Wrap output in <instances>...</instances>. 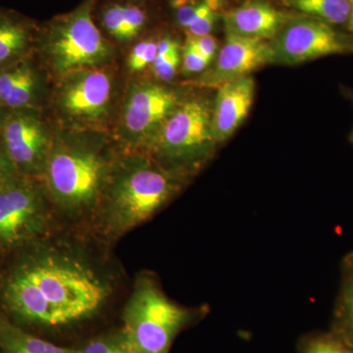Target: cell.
Here are the masks:
<instances>
[{
  "mask_svg": "<svg viewBox=\"0 0 353 353\" xmlns=\"http://www.w3.org/2000/svg\"><path fill=\"white\" fill-rule=\"evenodd\" d=\"M255 95L252 76L223 83L213 104L212 126L216 143L227 141L250 112Z\"/></svg>",
  "mask_w": 353,
  "mask_h": 353,
  "instance_id": "4fadbf2b",
  "label": "cell"
},
{
  "mask_svg": "<svg viewBox=\"0 0 353 353\" xmlns=\"http://www.w3.org/2000/svg\"><path fill=\"white\" fill-rule=\"evenodd\" d=\"M0 141L21 176L41 178L53 137L36 109L7 111Z\"/></svg>",
  "mask_w": 353,
  "mask_h": 353,
  "instance_id": "9c48e42d",
  "label": "cell"
},
{
  "mask_svg": "<svg viewBox=\"0 0 353 353\" xmlns=\"http://www.w3.org/2000/svg\"><path fill=\"white\" fill-rule=\"evenodd\" d=\"M43 46L51 68L63 77L94 68L112 53L92 19L90 3L51 28Z\"/></svg>",
  "mask_w": 353,
  "mask_h": 353,
  "instance_id": "52a82bcc",
  "label": "cell"
},
{
  "mask_svg": "<svg viewBox=\"0 0 353 353\" xmlns=\"http://www.w3.org/2000/svg\"><path fill=\"white\" fill-rule=\"evenodd\" d=\"M52 212L39 179L20 176L0 190V255L50 234Z\"/></svg>",
  "mask_w": 353,
  "mask_h": 353,
  "instance_id": "8992f818",
  "label": "cell"
},
{
  "mask_svg": "<svg viewBox=\"0 0 353 353\" xmlns=\"http://www.w3.org/2000/svg\"><path fill=\"white\" fill-rule=\"evenodd\" d=\"M0 284L14 323L46 331L73 328L99 314L112 281L80 246L50 234L25 246Z\"/></svg>",
  "mask_w": 353,
  "mask_h": 353,
  "instance_id": "6da1fadb",
  "label": "cell"
},
{
  "mask_svg": "<svg viewBox=\"0 0 353 353\" xmlns=\"http://www.w3.org/2000/svg\"><path fill=\"white\" fill-rule=\"evenodd\" d=\"M210 60L203 57L194 48V44L188 39L185 50H183V70L185 73L194 74L203 71L210 64Z\"/></svg>",
  "mask_w": 353,
  "mask_h": 353,
  "instance_id": "d4e9b609",
  "label": "cell"
},
{
  "mask_svg": "<svg viewBox=\"0 0 353 353\" xmlns=\"http://www.w3.org/2000/svg\"><path fill=\"white\" fill-rule=\"evenodd\" d=\"M228 1H230V0H203L204 3H205L209 8L214 11L218 10L220 7L226 4Z\"/></svg>",
  "mask_w": 353,
  "mask_h": 353,
  "instance_id": "4dcf8cb0",
  "label": "cell"
},
{
  "mask_svg": "<svg viewBox=\"0 0 353 353\" xmlns=\"http://www.w3.org/2000/svg\"><path fill=\"white\" fill-rule=\"evenodd\" d=\"M352 143H353V132H352Z\"/></svg>",
  "mask_w": 353,
  "mask_h": 353,
  "instance_id": "836d02e7",
  "label": "cell"
},
{
  "mask_svg": "<svg viewBox=\"0 0 353 353\" xmlns=\"http://www.w3.org/2000/svg\"><path fill=\"white\" fill-rule=\"evenodd\" d=\"M20 176L0 141V190L4 189Z\"/></svg>",
  "mask_w": 353,
  "mask_h": 353,
  "instance_id": "83f0119b",
  "label": "cell"
},
{
  "mask_svg": "<svg viewBox=\"0 0 353 353\" xmlns=\"http://www.w3.org/2000/svg\"><path fill=\"white\" fill-rule=\"evenodd\" d=\"M181 62L180 50L175 48L163 59L154 60L153 62V72L163 82H170L176 75V69Z\"/></svg>",
  "mask_w": 353,
  "mask_h": 353,
  "instance_id": "603a6c76",
  "label": "cell"
},
{
  "mask_svg": "<svg viewBox=\"0 0 353 353\" xmlns=\"http://www.w3.org/2000/svg\"><path fill=\"white\" fill-rule=\"evenodd\" d=\"M217 13L212 9L206 7L203 12L197 17V19L188 28L189 36L204 37L210 34L213 28L217 22Z\"/></svg>",
  "mask_w": 353,
  "mask_h": 353,
  "instance_id": "484cf974",
  "label": "cell"
},
{
  "mask_svg": "<svg viewBox=\"0 0 353 353\" xmlns=\"http://www.w3.org/2000/svg\"><path fill=\"white\" fill-rule=\"evenodd\" d=\"M57 103L69 119L81 123L101 120L108 110L111 80L108 74L97 70H82L65 77Z\"/></svg>",
  "mask_w": 353,
  "mask_h": 353,
  "instance_id": "8fae6325",
  "label": "cell"
},
{
  "mask_svg": "<svg viewBox=\"0 0 353 353\" xmlns=\"http://www.w3.org/2000/svg\"><path fill=\"white\" fill-rule=\"evenodd\" d=\"M297 350L299 353H353V347L330 329L303 334L297 343Z\"/></svg>",
  "mask_w": 353,
  "mask_h": 353,
  "instance_id": "ffe728a7",
  "label": "cell"
},
{
  "mask_svg": "<svg viewBox=\"0 0 353 353\" xmlns=\"http://www.w3.org/2000/svg\"><path fill=\"white\" fill-rule=\"evenodd\" d=\"M7 110L3 106L0 104V127H1L2 122H3L4 118H6Z\"/></svg>",
  "mask_w": 353,
  "mask_h": 353,
  "instance_id": "d6a6232c",
  "label": "cell"
},
{
  "mask_svg": "<svg viewBox=\"0 0 353 353\" xmlns=\"http://www.w3.org/2000/svg\"><path fill=\"white\" fill-rule=\"evenodd\" d=\"M182 102L180 94L172 88L154 83L134 85L123 110L125 139L130 145L148 150Z\"/></svg>",
  "mask_w": 353,
  "mask_h": 353,
  "instance_id": "30bf717a",
  "label": "cell"
},
{
  "mask_svg": "<svg viewBox=\"0 0 353 353\" xmlns=\"http://www.w3.org/2000/svg\"><path fill=\"white\" fill-rule=\"evenodd\" d=\"M273 63L270 43L226 32V41L213 66L199 83L204 87L219 88L223 83L250 76L255 70Z\"/></svg>",
  "mask_w": 353,
  "mask_h": 353,
  "instance_id": "7c38bea8",
  "label": "cell"
},
{
  "mask_svg": "<svg viewBox=\"0 0 353 353\" xmlns=\"http://www.w3.org/2000/svg\"><path fill=\"white\" fill-rule=\"evenodd\" d=\"M273 63L296 65L331 57L353 54V36L310 16H296L271 39Z\"/></svg>",
  "mask_w": 353,
  "mask_h": 353,
  "instance_id": "ba28073f",
  "label": "cell"
},
{
  "mask_svg": "<svg viewBox=\"0 0 353 353\" xmlns=\"http://www.w3.org/2000/svg\"><path fill=\"white\" fill-rule=\"evenodd\" d=\"M208 313V305L176 303L165 294L157 275L146 272L134 281L121 330L136 353H169L178 334Z\"/></svg>",
  "mask_w": 353,
  "mask_h": 353,
  "instance_id": "277c9868",
  "label": "cell"
},
{
  "mask_svg": "<svg viewBox=\"0 0 353 353\" xmlns=\"http://www.w3.org/2000/svg\"><path fill=\"white\" fill-rule=\"evenodd\" d=\"M158 44L154 41H141L134 46L129 57V67L132 72L141 71L152 64L157 58Z\"/></svg>",
  "mask_w": 353,
  "mask_h": 353,
  "instance_id": "7402d4cb",
  "label": "cell"
},
{
  "mask_svg": "<svg viewBox=\"0 0 353 353\" xmlns=\"http://www.w3.org/2000/svg\"><path fill=\"white\" fill-rule=\"evenodd\" d=\"M296 16L279 10L266 2L250 1L229 11L223 19L226 32L271 41Z\"/></svg>",
  "mask_w": 353,
  "mask_h": 353,
  "instance_id": "5bb4252c",
  "label": "cell"
},
{
  "mask_svg": "<svg viewBox=\"0 0 353 353\" xmlns=\"http://www.w3.org/2000/svg\"><path fill=\"white\" fill-rule=\"evenodd\" d=\"M79 350L80 353H136L121 329L94 336Z\"/></svg>",
  "mask_w": 353,
  "mask_h": 353,
  "instance_id": "44dd1931",
  "label": "cell"
},
{
  "mask_svg": "<svg viewBox=\"0 0 353 353\" xmlns=\"http://www.w3.org/2000/svg\"><path fill=\"white\" fill-rule=\"evenodd\" d=\"M213 104L208 99L183 101L165 123L146 154L167 170L189 179L214 153Z\"/></svg>",
  "mask_w": 353,
  "mask_h": 353,
  "instance_id": "5b68a950",
  "label": "cell"
},
{
  "mask_svg": "<svg viewBox=\"0 0 353 353\" xmlns=\"http://www.w3.org/2000/svg\"><path fill=\"white\" fill-rule=\"evenodd\" d=\"M1 353H80L79 348L60 347L26 331L19 325L0 316Z\"/></svg>",
  "mask_w": 353,
  "mask_h": 353,
  "instance_id": "2e32d148",
  "label": "cell"
},
{
  "mask_svg": "<svg viewBox=\"0 0 353 353\" xmlns=\"http://www.w3.org/2000/svg\"><path fill=\"white\" fill-rule=\"evenodd\" d=\"M124 8L125 7L115 6L110 7L104 13L103 22L106 29L116 39L122 41L124 32Z\"/></svg>",
  "mask_w": 353,
  "mask_h": 353,
  "instance_id": "4316f807",
  "label": "cell"
},
{
  "mask_svg": "<svg viewBox=\"0 0 353 353\" xmlns=\"http://www.w3.org/2000/svg\"><path fill=\"white\" fill-rule=\"evenodd\" d=\"M188 39L208 60L211 61L214 58L218 48L217 41H216L214 37L210 36V34L204 37H197V38L196 37L189 36Z\"/></svg>",
  "mask_w": 353,
  "mask_h": 353,
  "instance_id": "f546056e",
  "label": "cell"
},
{
  "mask_svg": "<svg viewBox=\"0 0 353 353\" xmlns=\"http://www.w3.org/2000/svg\"><path fill=\"white\" fill-rule=\"evenodd\" d=\"M29 44V32L24 25L0 15V67L23 58Z\"/></svg>",
  "mask_w": 353,
  "mask_h": 353,
  "instance_id": "d6986e66",
  "label": "cell"
},
{
  "mask_svg": "<svg viewBox=\"0 0 353 353\" xmlns=\"http://www.w3.org/2000/svg\"><path fill=\"white\" fill-rule=\"evenodd\" d=\"M341 280L334 301L331 329L353 347V252L341 261Z\"/></svg>",
  "mask_w": 353,
  "mask_h": 353,
  "instance_id": "e0dca14e",
  "label": "cell"
},
{
  "mask_svg": "<svg viewBox=\"0 0 353 353\" xmlns=\"http://www.w3.org/2000/svg\"><path fill=\"white\" fill-rule=\"evenodd\" d=\"M206 7L208 6L204 2L194 4V6H181L176 11V21L182 27L188 29L197 19V17L203 12Z\"/></svg>",
  "mask_w": 353,
  "mask_h": 353,
  "instance_id": "f1b7e54d",
  "label": "cell"
},
{
  "mask_svg": "<svg viewBox=\"0 0 353 353\" xmlns=\"http://www.w3.org/2000/svg\"><path fill=\"white\" fill-rule=\"evenodd\" d=\"M289 6L304 15L336 27L347 25L352 0H287Z\"/></svg>",
  "mask_w": 353,
  "mask_h": 353,
  "instance_id": "ac0fdd59",
  "label": "cell"
},
{
  "mask_svg": "<svg viewBox=\"0 0 353 353\" xmlns=\"http://www.w3.org/2000/svg\"><path fill=\"white\" fill-rule=\"evenodd\" d=\"M347 27L353 36V0H352V8H350V19H348Z\"/></svg>",
  "mask_w": 353,
  "mask_h": 353,
  "instance_id": "1f68e13d",
  "label": "cell"
},
{
  "mask_svg": "<svg viewBox=\"0 0 353 353\" xmlns=\"http://www.w3.org/2000/svg\"><path fill=\"white\" fill-rule=\"evenodd\" d=\"M124 32L122 41L134 38L145 22V13L137 7H125L124 8Z\"/></svg>",
  "mask_w": 353,
  "mask_h": 353,
  "instance_id": "cb8c5ba5",
  "label": "cell"
},
{
  "mask_svg": "<svg viewBox=\"0 0 353 353\" xmlns=\"http://www.w3.org/2000/svg\"><path fill=\"white\" fill-rule=\"evenodd\" d=\"M41 88L39 72L27 58L0 67V104L7 111L34 108Z\"/></svg>",
  "mask_w": 353,
  "mask_h": 353,
  "instance_id": "9a60e30c",
  "label": "cell"
},
{
  "mask_svg": "<svg viewBox=\"0 0 353 353\" xmlns=\"http://www.w3.org/2000/svg\"><path fill=\"white\" fill-rule=\"evenodd\" d=\"M187 181L146 153L119 157L90 222L102 238L118 240L152 219Z\"/></svg>",
  "mask_w": 353,
  "mask_h": 353,
  "instance_id": "7a4b0ae2",
  "label": "cell"
},
{
  "mask_svg": "<svg viewBox=\"0 0 353 353\" xmlns=\"http://www.w3.org/2000/svg\"><path fill=\"white\" fill-rule=\"evenodd\" d=\"M118 157L101 139L82 134L53 138L39 179L53 211L69 221L92 219Z\"/></svg>",
  "mask_w": 353,
  "mask_h": 353,
  "instance_id": "3957f363",
  "label": "cell"
}]
</instances>
